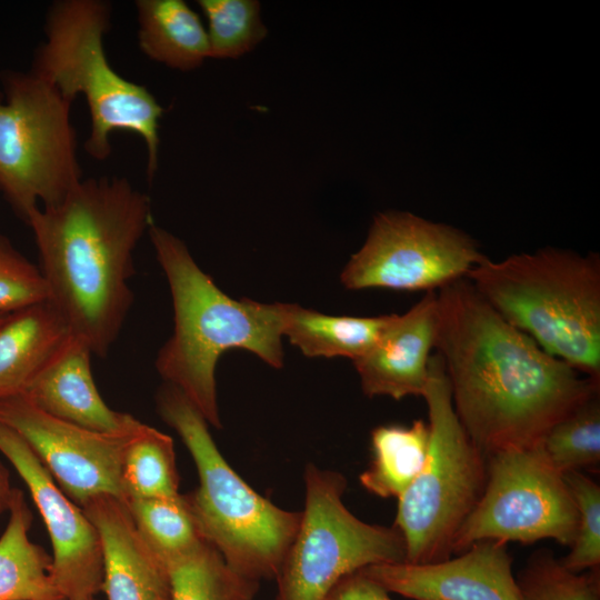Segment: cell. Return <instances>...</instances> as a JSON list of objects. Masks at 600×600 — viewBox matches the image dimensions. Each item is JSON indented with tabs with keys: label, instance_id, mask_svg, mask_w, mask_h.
Masks as SVG:
<instances>
[{
	"label": "cell",
	"instance_id": "6da1fadb",
	"mask_svg": "<svg viewBox=\"0 0 600 600\" xmlns=\"http://www.w3.org/2000/svg\"><path fill=\"white\" fill-rule=\"evenodd\" d=\"M434 349L456 414L484 457L539 444L600 383L543 351L462 278L437 291Z\"/></svg>",
	"mask_w": 600,
	"mask_h": 600
},
{
	"label": "cell",
	"instance_id": "7a4b0ae2",
	"mask_svg": "<svg viewBox=\"0 0 600 600\" xmlns=\"http://www.w3.org/2000/svg\"><path fill=\"white\" fill-rule=\"evenodd\" d=\"M26 223L49 301L72 334L106 357L133 302V251L153 223L149 197L126 178L82 179L59 203L34 208Z\"/></svg>",
	"mask_w": 600,
	"mask_h": 600
},
{
	"label": "cell",
	"instance_id": "3957f363",
	"mask_svg": "<svg viewBox=\"0 0 600 600\" xmlns=\"http://www.w3.org/2000/svg\"><path fill=\"white\" fill-rule=\"evenodd\" d=\"M148 231L170 287L174 321L171 337L158 351L156 369L164 382L191 401L208 424L220 429L214 377L220 356L241 348L280 369L288 303L227 296L199 268L182 240L154 223Z\"/></svg>",
	"mask_w": 600,
	"mask_h": 600
},
{
	"label": "cell",
	"instance_id": "277c9868",
	"mask_svg": "<svg viewBox=\"0 0 600 600\" xmlns=\"http://www.w3.org/2000/svg\"><path fill=\"white\" fill-rule=\"evenodd\" d=\"M511 326L600 383V259L544 248L484 258L466 277Z\"/></svg>",
	"mask_w": 600,
	"mask_h": 600
},
{
	"label": "cell",
	"instance_id": "5b68a950",
	"mask_svg": "<svg viewBox=\"0 0 600 600\" xmlns=\"http://www.w3.org/2000/svg\"><path fill=\"white\" fill-rule=\"evenodd\" d=\"M110 18L111 7L101 0L53 2L31 71L71 104L79 94L84 97L91 123L84 149L91 158L104 160L111 154L113 132L139 136L151 181L158 169L159 121L164 110L144 86L123 78L110 64L103 46Z\"/></svg>",
	"mask_w": 600,
	"mask_h": 600
},
{
	"label": "cell",
	"instance_id": "8992f818",
	"mask_svg": "<svg viewBox=\"0 0 600 600\" xmlns=\"http://www.w3.org/2000/svg\"><path fill=\"white\" fill-rule=\"evenodd\" d=\"M156 406L197 467L199 486L186 498L203 537L241 576L258 582L276 580L301 511L282 509L256 492L222 457L208 422L178 388L164 382Z\"/></svg>",
	"mask_w": 600,
	"mask_h": 600
},
{
	"label": "cell",
	"instance_id": "52a82bcc",
	"mask_svg": "<svg viewBox=\"0 0 600 600\" xmlns=\"http://www.w3.org/2000/svg\"><path fill=\"white\" fill-rule=\"evenodd\" d=\"M422 398L428 409L429 449L421 472L397 499L392 524L404 539L406 562L410 563L453 557L454 539L479 502L487 478L486 457L456 414L438 353L430 358Z\"/></svg>",
	"mask_w": 600,
	"mask_h": 600
},
{
	"label": "cell",
	"instance_id": "ba28073f",
	"mask_svg": "<svg viewBox=\"0 0 600 600\" xmlns=\"http://www.w3.org/2000/svg\"><path fill=\"white\" fill-rule=\"evenodd\" d=\"M0 96V192L24 222L82 180L71 103L32 72L4 71Z\"/></svg>",
	"mask_w": 600,
	"mask_h": 600
},
{
	"label": "cell",
	"instance_id": "9c48e42d",
	"mask_svg": "<svg viewBox=\"0 0 600 600\" xmlns=\"http://www.w3.org/2000/svg\"><path fill=\"white\" fill-rule=\"evenodd\" d=\"M303 478L304 509L276 578V600H323L351 573L407 561L397 528L364 522L344 506L347 479L341 472L308 463Z\"/></svg>",
	"mask_w": 600,
	"mask_h": 600
},
{
	"label": "cell",
	"instance_id": "30bf717a",
	"mask_svg": "<svg viewBox=\"0 0 600 600\" xmlns=\"http://www.w3.org/2000/svg\"><path fill=\"white\" fill-rule=\"evenodd\" d=\"M486 470L482 496L454 539L453 556L484 539L521 544L552 539L572 546L578 510L541 442L493 452L486 457Z\"/></svg>",
	"mask_w": 600,
	"mask_h": 600
},
{
	"label": "cell",
	"instance_id": "8fae6325",
	"mask_svg": "<svg viewBox=\"0 0 600 600\" xmlns=\"http://www.w3.org/2000/svg\"><path fill=\"white\" fill-rule=\"evenodd\" d=\"M486 256L463 232L409 212L387 211L340 274L348 290L434 291L466 278Z\"/></svg>",
	"mask_w": 600,
	"mask_h": 600
},
{
	"label": "cell",
	"instance_id": "7c38bea8",
	"mask_svg": "<svg viewBox=\"0 0 600 600\" xmlns=\"http://www.w3.org/2000/svg\"><path fill=\"white\" fill-rule=\"evenodd\" d=\"M0 422L29 444L78 507L101 493L126 502L122 457L142 422L120 433L97 432L43 412L22 392L0 400Z\"/></svg>",
	"mask_w": 600,
	"mask_h": 600
},
{
	"label": "cell",
	"instance_id": "4fadbf2b",
	"mask_svg": "<svg viewBox=\"0 0 600 600\" xmlns=\"http://www.w3.org/2000/svg\"><path fill=\"white\" fill-rule=\"evenodd\" d=\"M0 452L19 473L52 543V578L64 600L93 599L102 589L103 551L96 526L71 501L29 444L0 422Z\"/></svg>",
	"mask_w": 600,
	"mask_h": 600
},
{
	"label": "cell",
	"instance_id": "5bb4252c",
	"mask_svg": "<svg viewBox=\"0 0 600 600\" xmlns=\"http://www.w3.org/2000/svg\"><path fill=\"white\" fill-rule=\"evenodd\" d=\"M508 543L484 539L447 560L379 563L359 570L412 600H522Z\"/></svg>",
	"mask_w": 600,
	"mask_h": 600
},
{
	"label": "cell",
	"instance_id": "9a60e30c",
	"mask_svg": "<svg viewBox=\"0 0 600 600\" xmlns=\"http://www.w3.org/2000/svg\"><path fill=\"white\" fill-rule=\"evenodd\" d=\"M437 333V291H428L406 313L393 314L370 351L353 362L363 393L394 400L422 397Z\"/></svg>",
	"mask_w": 600,
	"mask_h": 600
},
{
	"label": "cell",
	"instance_id": "2e32d148",
	"mask_svg": "<svg viewBox=\"0 0 600 600\" xmlns=\"http://www.w3.org/2000/svg\"><path fill=\"white\" fill-rule=\"evenodd\" d=\"M96 526L103 551L102 589L108 600H171L163 560L139 532L127 506L97 494L81 507Z\"/></svg>",
	"mask_w": 600,
	"mask_h": 600
},
{
	"label": "cell",
	"instance_id": "e0dca14e",
	"mask_svg": "<svg viewBox=\"0 0 600 600\" xmlns=\"http://www.w3.org/2000/svg\"><path fill=\"white\" fill-rule=\"evenodd\" d=\"M92 354L89 344L70 332L22 393L43 412L92 431L136 428L138 419L112 410L101 398L91 372Z\"/></svg>",
	"mask_w": 600,
	"mask_h": 600
},
{
	"label": "cell",
	"instance_id": "ac0fdd59",
	"mask_svg": "<svg viewBox=\"0 0 600 600\" xmlns=\"http://www.w3.org/2000/svg\"><path fill=\"white\" fill-rule=\"evenodd\" d=\"M69 333L49 300L9 313L0 324V400L23 392Z\"/></svg>",
	"mask_w": 600,
	"mask_h": 600
},
{
	"label": "cell",
	"instance_id": "d6986e66",
	"mask_svg": "<svg viewBox=\"0 0 600 600\" xmlns=\"http://www.w3.org/2000/svg\"><path fill=\"white\" fill-rule=\"evenodd\" d=\"M138 43L151 60L190 71L209 58L207 29L183 0H138Z\"/></svg>",
	"mask_w": 600,
	"mask_h": 600
},
{
	"label": "cell",
	"instance_id": "ffe728a7",
	"mask_svg": "<svg viewBox=\"0 0 600 600\" xmlns=\"http://www.w3.org/2000/svg\"><path fill=\"white\" fill-rule=\"evenodd\" d=\"M8 524L0 537V600H64L52 578V558L28 536L32 514L13 488Z\"/></svg>",
	"mask_w": 600,
	"mask_h": 600
},
{
	"label": "cell",
	"instance_id": "44dd1931",
	"mask_svg": "<svg viewBox=\"0 0 600 600\" xmlns=\"http://www.w3.org/2000/svg\"><path fill=\"white\" fill-rule=\"evenodd\" d=\"M393 314L338 317L288 303L283 336L307 357H364L380 338Z\"/></svg>",
	"mask_w": 600,
	"mask_h": 600
},
{
	"label": "cell",
	"instance_id": "7402d4cb",
	"mask_svg": "<svg viewBox=\"0 0 600 600\" xmlns=\"http://www.w3.org/2000/svg\"><path fill=\"white\" fill-rule=\"evenodd\" d=\"M430 429L422 419L409 427L379 426L371 432L372 458L359 481L370 493L398 499L421 472L428 449Z\"/></svg>",
	"mask_w": 600,
	"mask_h": 600
},
{
	"label": "cell",
	"instance_id": "603a6c76",
	"mask_svg": "<svg viewBox=\"0 0 600 600\" xmlns=\"http://www.w3.org/2000/svg\"><path fill=\"white\" fill-rule=\"evenodd\" d=\"M171 600H256L260 582L234 571L208 540L163 560Z\"/></svg>",
	"mask_w": 600,
	"mask_h": 600
},
{
	"label": "cell",
	"instance_id": "cb8c5ba5",
	"mask_svg": "<svg viewBox=\"0 0 600 600\" xmlns=\"http://www.w3.org/2000/svg\"><path fill=\"white\" fill-rule=\"evenodd\" d=\"M121 481L126 501L178 494L180 476L172 438L141 423L124 449Z\"/></svg>",
	"mask_w": 600,
	"mask_h": 600
},
{
	"label": "cell",
	"instance_id": "d4e9b609",
	"mask_svg": "<svg viewBox=\"0 0 600 600\" xmlns=\"http://www.w3.org/2000/svg\"><path fill=\"white\" fill-rule=\"evenodd\" d=\"M124 504L141 536L162 560L191 551L207 540L186 494L132 498Z\"/></svg>",
	"mask_w": 600,
	"mask_h": 600
},
{
	"label": "cell",
	"instance_id": "484cf974",
	"mask_svg": "<svg viewBox=\"0 0 600 600\" xmlns=\"http://www.w3.org/2000/svg\"><path fill=\"white\" fill-rule=\"evenodd\" d=\"M541 447L560 473L581 471L600 463V398L592 397L559 420Z\"/></svg>",
	"mask_w": 600,
	"mask_h": 600
},
{
	"label": "cell",
	"instance_id": "4316f807",
	"mask_svg": "<svg viewBox=\"0 0 600 600\" xmlns=\"http://www.w3.org/2000/svg\"><path fill=\"white\" fill-rule=\"evenodd\" d=\"M208 21L209 58L236 59L267 36L254 0H199Z\"/></svg>",
	"mask_w": 600,
	"mask_h": 600
},
{
	"label": "cell",
	"instance_id": "83f0119b",
	"mask_svg": "<svg viewBox=\"0 0 600 600\" xmlns=\"http://www.w3.org/2000/svg\"><path fill=\"white\" fill-rule=\"evenodd\" d=\"M516 580L522 600H600L599 568L571 572L547 549L532 553Z\"/></svg>",
	"mask_w": 600,
	"mask_h": 600
},
{
	"label": "cell",
	"instance_id": "f1b7e54d",
	"mask_svg": "<svg viewBox=\"0 0 600 600\" xmlns=\"http://www.w3.org/2000/svg\"><path fill=\"white\" fill-rule=\"evenodd\" d=\"M576 503L579 520L570 552L560 559L571 572L597 569L600 564V486L582 471L562 474Z\"/></svg>",
	"mask_w": 600,
	"mask_h": 600
},
{
	"label": "cell",
	"instance_id": "f546056e",
	"mask_svg": "<svg viewBox=\"0 0 600 600\" xmlns=\"http://www.w3.org/2000/svg\"><path fill=\"white\" fill-rule=\"evenodd\" d=\"M49 300V288L39 267L0 234V313H12Z\"/></svg>",
	"mask_w": 600,
	"mask_h": 600
},
{
	"label": "cell",
	"instance_id": "4dcf8cb0",
	"mask_svg": "<svg viewBox=\"0 0 600 600\" xmlns=\"http://www.w3.org/2000/svg\"><path fill=\"white\" fill-rule=\"evenodd\" d=\"M323 600H393L379 583L360 571L341 579Z\"/></svg>",
	"mask_w": 600,
	"mask_h": 600
},
{
	"label": "cell",
	"instance_id": "1f68e13d",
	"mask_svg": "<svg viewBox=\"0 0 600 600\" xmlns=\"http://www.w3.org/2000/svg\"><path fill=\"white\" fill-rule=\"evenodd\" d=\"M13 488L9 481V472L0 461V514L8 511Z\"/></svg>",
	"mask_w": 600,
	"mask_h": 600
},
{
	"label": "cell",
	"instance_id": "d6a6232c",
	"mask_svg": "<svg viewBox=\"0 0 600 600\" xmlns=\"http://www.w3.org/2000/svg\"><path fill=\"white\" fill-rule=\"evenodd\" d=\"M9 314V313H8ZM7 313H0V324L6 320V318L8 317Z\"/></svg>",
	"mask_w": 600,
	"mask_h": 600
},
{
	"label": "cell",
	"instance_id": "836d02e7",
	"mask_svg": "<svg viewBox=\"0 0 600 600\" xmlns=\"http://www.w3.org/2000/svg\"><path fill=\"white\" fill-rule=\"evenodd\" d=\"M89 600H96V599L93 598V599H89Z\"/></svg>",
	"mask_w": 600,
	"mask_h": 600
}]
</instances>
